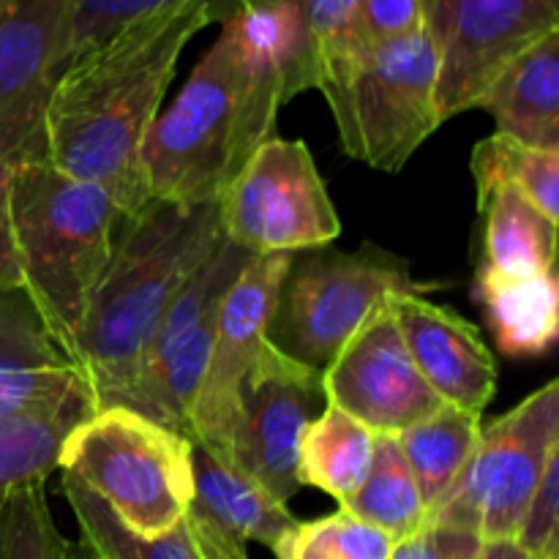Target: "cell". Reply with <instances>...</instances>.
I'll return each instance as SVG.
<instances>
[{"label":"cell","instance_id":"obj_1","mask_svg":"<svg viewBox=\"0 0 559 559\" xmlns=\"http://www.w3.org/2000/svg\"><path fill=\"white\" fill-rule=\"evenodd\" d=\"M211 14L202 0L136 20L76 55L47 107V162L74 180L102 186L123 216L151 202L142 142L156 120L180 52Z\"/></svg>","mask_w":559,"mask_h":559},{"label":"cell","instance_id":"obj_2","mask_svg":"<svg viewBox=\"0 0 559 559\" xmlns=\"http://www.w3.org/2000/svg\"><path fill=\"white\" fill-rule=\"evenodd\" d=\"M222 238L216 202L151 200L123 216L71 358L96 409L123 399L158 322Z\"/></svg>","mask_w":559,"mask_h":559},{"label":"cell","instance_id":"obj_3","mask_svg":"<svg viewBox=\"0 0 559 559\" xmlns=\"http://www.w3.org/2000/svg\"><path fill=\"white\" fill-rule=\"evenodd\" d=\"M282 104H287L282 80L246 60L233 38L218 33L142 142L151 200L216 202L251 153L276 136Z\"/></svg>","mask_w":559,"mask_h":559},{"label":"cell","instance_id":"obj_4","mask_svg":"<svg viewBox=\"0 0 559 559\" xmlns=\"http://www.w3.org/2000/svg\"><path fill=\"white\" fill-rule=\"evenodd\" d=\"M120 222L123 213L102 186L69 178L49 162L16 164L11 227L22 295L69 364Z\"/></svg>","mask_w":559,"mask_h":559},{"label":"cell","instance_id":"obj_5","mask_svg":"<svg viewBox=\"0 0 559 559\" xmlns=\"http://www.w3.org/2000/svg\"><path fill=\"white\" fill-rule=\"evenodd\" d=\"M344 153L382 173H399L440 129L435 109L437 52L426 27L371 47H355L317 69Z\"/></svg>","mask_w":559,"mask_h":559},{"label":"cell","instance_id":"obj_6","mask_svg":"<svg viewBox=\"0 0 559 559\" xmlns=\"http://www.w3.org/2000/svg\"><path fill=\"white\" fill-rule=\"evenodd\" d=\"M74 475L136 538H162L194 497L191 440L126 407H102L74 426L60 451Z\"/></svg>","mask_w":559,"mask_h":559},{"label":"cell","instance_id":"obj_7","mask_svg":"<svg viewBox=\"0 0 559 559\" xmlns=\"http://www.w3.org/2000/svg\"><path fill=\"white\" fill-rule=\"evenodd\" d=\"M426 289L399 257L371 246L349 254L314 249L289 265L267 342L322 374L377 306L393 295H424Z\"/></svg>","mask_w":559,"mask_h":559},{"label":"cell","instance_id":"obj_8","mask_svg":"<svg viewBox=\"0 0 559 559\" xmlns=\"http://www.w3.org/2000/svg\"><path fill=\"white\" fill-rule=\"evenodd\" d=\"M559 451V382L480 429L475 451L426 522L469 530L484 544L513 540L549 459Z\"/></svg>","mask_w":559,"mask_h":559},{"label":"cell","instance_id":"obj_9","mask_svg":"<svg viewBox=\"0 0 559 559\" xmlns=\"http://www.w3.org/2000/svg\"><path fill=\"white\" fill-rule=\"evenodd\" d=\"M224 238L249 254L314 251L342 233L304 140L262 142L216 200Z\"/></svg>","mask_w":559,"mask_h":559},{"label":"cell","instance_id":"obj_10","mask_svg":"<svg viewBox=\"0 0 559 559\" xmlns=\"http://www.w3.org/2000/svg\"><path fill=\"white\" fill-rule=\"evenodd\" d=\"M437 52V120L475 109L497 76L559 31V0H424Z\"/></svg>","mask_w":559,"mask_h":559},{"label":"cell","instance_id":"obj_11","mask_svg":"<svg viewBox=\"0 0 559 559\" xmlns=\"http://www.w3.org/2000/svg\"><path fill=\"white\" fill-rule=\"evenodd\" d=\"M322 402L320 371L265 342L240 391L227 462L287 506L289 497L304 489L298 475L300 440L322 413Z\"/></svg>","mask_w":559,"mask_h":559},{"label":"cell","instance_id":"obj_12","mask_svg":"<svg viewBox=\"0 0 559 559\" xmlns=\"http://www.w3.org/2000/svg\"><path fill=\"white\" fill-rule=\"evenodd\" d=\"M293 260L295 254H254L218 306L211 358L191 409L189 440L222 459H227L229 451L240 391L262 344L267 342L278 289Z\"/></svg>","mask_w":559,"mask_h":559},{"label":"cell","instance_id":"obj_13","mask_svg":"<svg viewBox=\"0 0 559 559\" xmlns=\"http://www.w3.org/2000/svg\"><path fill=\"white\" fill-rule=\"evenodd\" d=\"M393 298L371 311L322 371V393L325 404L347 413L371 435L399 437L435 415L445 402L431 391L409 358L393 317Z\"/></svg>","mask_w":559,"mask_h":559},{"label":"cell","instance_id":"obj_14","mask_svg":"<svg viewBox=\"0 0 559 559\" xmlns=\"http://www.w3.org/2000/svg\"><path fill=\"white\" fill-rule=\"evenodd\" d=\"M71 0H0V158L47 162V107Z\"/></svg>","mask_w":559,"mask_h":559},{"label":"cell","instance_id":"obj_15","mask_svg":"<svg viewBox=\"0 0 559 559\" xmlns=\"http://www.w3.org/2000/svg\"><path fill=\"white\" fill-rule=\"evenodd\" d=\"M393 317L431 391L451 407L484 413L497 393V360L480 333L456 311L424 295H396Z\"/></svg>","mask_w":559,"mask_h":559},{"label":"cell","instance_id":"obj_16","mask_svg":"<svg viewBox=\"0 0 559 559\" xmlns=\"http://www.w3.org/2000/svg\"><path fill=\"white\" fill-rule=\"evenodd\" d=\"M194 497L186 511L213 559H249L246 546H276L298 519L235 464L191 442Z\"/></svg>","mask_w":559,"mask_h":559},{"label":"cell","instance_id":"obj_17","mask_svg":"<svg viewBox=\"0 0 559 559\" xmlns=\"http://www.w3.org/2000/svg\"><path fill=\"white\" fill-rule=\"evenodd\" d=\"M87 396L85 382L22 293H0V420Z\"/></svg>","mask_w":559,"mask_h":559},{"label":"cell","instance_id":"obj_18","mask_svg":"<svg viewBox=\"0 0 559 559\" xmlns=\"http://www.w3.org/2000/svg\"><path fill=\"white\" fill-rule=\"evenodd\" d=\"M497 134L559 151V31L513 60L480 98Z\"/></svg>","mask_w":559,"mask_h":559},{"label":"cell","instance_id":"obj_19","mask_svg":"<svg viewBox=\"0 0 559 559\" xmlns=\"http://www.w3.org/2000/svg\"><path fill=\"white\" fill-rule=\"evenodd\" d=\"M475 295L484 306L497 347L508 358H538L555 347L559 333L557 271L506 276L478 267Z\"/></svg>","mask_w":559,"mask_h":559},{"label":"cell","instance_id":"obj_20","mask_svg":"<svg viewBox=\"0 0 559 559\" xmlns=\"http://www.w3.org/2000/svg\"><path fill=\"white\" fill-rule=\"evenodd\" d=\"M484 262L480 267L506 276L557 271V222L511 186H497L484 202Z\"/></svg>","mask_w":559,"mask_h":559},{"label":"cell","instance_id":"obj_21","mask_svg":"<svg viewBox=\"0 0 559 559\" xmlns=\"http://www.w3.org/2000/svg\"><path fill=\"white\" fill-rule=\"evenodd\" d=\"M480 429H484L480 415L442 404L435 415L399 435V445L418 484L426 513H431L445 500L462 469L467 467Z\"/></svg>","mask_w":559,"mask_h":559},{"label":"cell","instance_id":"obj_22","mask_svg":"<svg viewBox=\"0 0 559 559\" xmlns=\"http://www.w3.org/2000/svg\"><path fill=\"white\" fill-rule=\"evenodd\" d=\"M374 437L364 424L333 404L306 429L298 451V475L304 486H317L342 506L360 489L374 459Z\"/></svg>","mask_w":559,"mask_h":559},{"label":"cell","instance_id":"obj_23","mask_svg":"<svg viewBox=\"0 0 559 559\" xmlns=\"http://www.w3.org/2000/svg\"><path fill=\"white\" fill-rule=\"evenodd\" d=\"M63 495L80 524L82 544L96 559H213L186 516L162 538L145 540L131 535L102 497L69 473H63Z\"/></svg>","mask_w":559,"mask_h":559},{"label":"cell","instance_id":"obj_24","mask_svg":"<svg viewBox=\"0 0 559 559\" xmlns=\"http://www.w3.org/2000/svg\"><path fill=\"white\" fill-rule=\"evenodd\" d=\"M93 413V399L82 396L58 409L0 420V495L31 480H47L60 467L66 437Z\"/></svg>","mask_w":559,"mask_h":559},{"label":"cell","instance_id":"obj_25","mask_svg":"<svg viewBox=\"0 0 559 559\" xmlns=\"http://www.w3.org/2000/svg\"><path fill=\"white\" fill-rule=\"evenodd\" d=\"M338 508L374 524L393 540H404L424 527L429 513L420 500L418 484L409 473L399 437H374V459H371L369 475L360 484V489Z\"/></svg>","mask_w":559,"mask_h":559},{"label":"cell","instance_id":"obj_26","mask_svg":"<svg viewBox=\"0 0 559 559\" xmlns=\"http://www.w3.org/2000/svg\"><path fill=\"white\" fill-rule=\"evenodd\" d=\"M469 169L478 186V205L497 186H511L546 218H559V151L530 147L495 131L475 145Z\"/></svg>","mask_w":559,"mask_h":559},{"label":"cell","instance_id":"obj_27","mask_svg":"<svg viewBox=\"0 0 559 559\" xmlns=\"http://www.w3.org/2000/svg\"><path fill=\"white\" fill-rule=\"evenodd\" d=\"M66 544L49 513L44 480L0 495V559H63Z\"/></svg>","mask_w":559,"mask_h":559},{"label":"cell","instance_id":"obj_28","mask_svg":"<svg viewBox=\"0 0 559 559\" xmlns=\"http://www.w3.org/2000/svg\"><path fill=\"white\" fill-rule=\"evenodd\" d=\"M186 3V0H71L69 20H66L63 44H60L58 76L76 55L87 52L96 44L107 41L126 25L156 11L173 9V5ZM211 9L213 0H202ZM211 14V11H207Z\"/></svg>","mask_w":559,"mask_h":559},{"label":"cell","instance_id":"obj_29","mask_svg":"<svg viewBox=\"0 0 559 559\" xmlns=\"http://www.w3.org/2000/svg\"><path fill=\"white\" fill-rule=\"evenodd\" d=\"M358 3L360 0H300L314 74L331 60L360 47L355 38Z\"/></svg>","mask_w":559,"mask_h":559},{"label":"cell","instance_id":"obj_30","mask_svg":"<svg viewBox=\"0 0 559 559\" xmlns=\"http://www.w3.org/2000/svg\"><path fill=\"white\" fill-rule=\"evenodd\" d=\"M559 451L549 459L513 544L527 559H559Z\"/></svg>","mask_w":559,"mask_h":559},{"label":"cell","instance_id":"obj_31","mask_svg":"<svg viewBox=\"0 0 559 559\" xmlns=\"http://www.w3.org/2000/svg\"><path fill=\"white\" fill-rule=\"evenodd\" d=\"M309 527L333 555L342 559H391L393 546H396L391 535L342 508L331 516L309 522Z\"/></svg>","mask_w":559,"mask_h":559},{"label":"cell","instance_id":"obj_32","mask_svg":"<svg viewBox=\"0 0 559 559\" xmlns=\"http://www.w3.org/2000/svg\"><path fill=\"white\" fill-rule=\"evenodd\" d=\"M426 27L424 0H360L355 38L360 47L385 44Z\"/></svg>","mask_w":559,"mask_h":559},{"label":"cell","instance_id":"obj_33","mask_svg":"<svg viewBox=\"0 0 559 559\" xmlns=\"http://www.w3.org/2000/svg\"><path fill=\"white\" fill-rule=\"evenodd\" d=\"M484 540L469 530L426 522L418 533L396 540L391 559H478Z\"/></svg>","mask_w":559,"mask_h":559},{"label":"cell","instance_id":"obj_34","mask_svg":"<svg viewBox=\"0 0 559 559\" xmlns=\"http://www.w3.org/2000/svg\"><path fill=\"white\" fill-rule=\"evenodd\" d=\"M14 169L16 164L0 158V293H22L14 227H11V180H14Z\"/></svg>","mask_w":559,"mask_h":559},{"label":"cell","instance_id":"obj_35","mask_svg":"<svg viewBox=\"0 0 559 559\" xmlns=\"http://www.w3.org/2000/svg\"><path fill=\"white\" fill-rule=\"evenodd\" d=\"M273 555L278 559H342L333 555L314 533H311L309 522H298L276 546H273Z\"/></svg>","mask_w":559,"mask_h":559},{"label":"cell","instance_id":"obj_36","mask_svg":"<svg viewBox=\"0 0 559 559\" xmlns=\"http://www.w3.org/2000/svg\"><path fill=\"white\" fill-rule=\"evenodd\" d=\"M478 559H527V555L513 540H495V544H484Z\"/></svg>","mask_w":559,"mask_h":559},{"label":"cell","instance_id":"obj_37","mask_svg":"<svg viewBox=\"0 0 559 559\" xmlns=\"http://www.w3.org/2000/svg\"><path fill=\"white\" fill-rule=\"evenodd\" d=\"M63 559H96V557H93V551L87 549L82 540H80V544H71V540H69V544H66Z\"/></svg>","mask_w":559,"mask_h":559}]
</instances>
